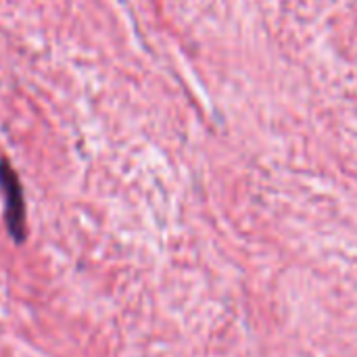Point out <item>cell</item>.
<instances>
[{
  "instance_id": "6da1fadb",
  "label": "cell",
  "mask_w": 357,
  "mask_h": 357,
  "mask_svg": "<svg viewBox=\"0 0 357 357\" xmlns=\"http://www.w3.org/2000/svg\"><path fill=\"white\" fill-rule=\"evenodd\" d=\"M0 190L4 197V222H6L8 234L15 243H23L27 236L25 199H23L19 176L6 159L0 161Z\"/></svg>"
}]
</instances>
